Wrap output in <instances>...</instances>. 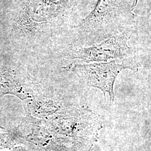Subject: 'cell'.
<instances>
[{"instance_id": "1", "label": "cell", "mask_w": 151, "mask_h": 151, "mask_svg": "<svg viewBox=\"0 0 151 151\" xmlns=\"http://www.w3.org/2000/svg\"><path fill=\"white\" fill-rule=\"evenodd\" d=\"M138 0H99L95 9L78 25L80 32L110 37L130 34L136 22Z\"/></svg>"}, {"instance_id": "2", "label": "cell", "mask_w": 151, "mask_h": 151, "mask_svg": "<svg viewBox=\"0 0 151 151\" xmlns=\"http://www.w3.org/2000/svg\"><path fill=\"white\" fill-rule=\"evenodd\" d=\"M44 120L55 137L69 138L87 147L96 139L102 128L99 115L87 108L64 109Z\"/></svg>"}, {"instance_id": "3", "label": "cell", "mask_w": 151, "mask_h": 151, "mask_svg": "<svg viewBox=\"0 0 151 151\" xmlns=\"http://www.w3.org/2000/svg\"><path fill=\"white\" fill-rule=\"evenodd\" d=\"M76 0H27L17 15L16 32L34 35L44 32L61 20Z\"/></svg>"}, {"instance_id": "4", "label": "cell", "mask_w": 151, "mask_h": 151, "mask_svg": "<svg viewBox=\"0 0 151 151\" xmlns=\"http://www.w3.org/2000/svg\"><path fill=\"white\" fill-rule=\"evenodd\" d=\"M139 67L135 57H128L106 63L72 65L67 68L75 72L88 86L101 90L105 96L108 93L110 104L112 105L115 99L114 84L120 72L125 69L137 71Z\"/></svg>"}, {"instance_id": "5", "label": "cell", "mask_w": 151, "mask_h": 151, "mask_svg": "<svg viewBox=\"0 0 151 151\" xmlns=\"http://www.w3.org/2000/svg\"><path fill=\"white\" fill-rule=\"evenodd\" d=\"M130 34H123L108 38L101 43L75 50L72 58L83 62H102L111 59L123 60L130 57L134 50L128 45Z\"/></svg>"}, {"instance_id": "6", "label": "cell", "mask_w": 151, "mask_h": 151, "mask_svg": "<svg viewBox=\"0 0 151 151\" xmlns=\"http://www.w3.org/2000/svg\"><path fill=\"white\" fill-rule=\"evenodd\" d=\"M33 91L26 77L10 65L0 60V99L12 95L22 100L32 97Z\"/></svg>"}, {"instance_id": "7", "label": "cell", "mask_w": 151, "mask_h": 151, "mask_svg": "<svg viewBox=\"0 0 151 151\" xmlns=\"http://www.w3.org/2000/svg\"><path fill=\"white\" fill-rule=\"evenodd\" d=\"M59 99L47 95H35L27 102L25 109L27 114L35 118L46 119L60 110Z\"/></svg>"}, {"instance_id": "8", "label": "cell", "mask_w": 151, "mask_h": 151, "mask_svg": "<svg viewBox=\"0 0 151 151\" xmlns=\"http://www.w3.org/2000/svg\"><path fill=\"white\" fill-rule=\"evenodd\" d=\"M16 142L11 131L7 133H0V150L10 148Z\"/></svg>"}, {"instance_id": "9", "label": "cell", "mask_w": 151, "mask_h": 151, "mask_svg": "<svg viewBox=\"0 0 151 151\" xmlns=\"http://www.w3.org/2000/svg\"><path fill=\"white\" fill-rule=\"evenodd\" d=\"M19 151V150H14V151Z\"/></svg>"}]
</instances>
